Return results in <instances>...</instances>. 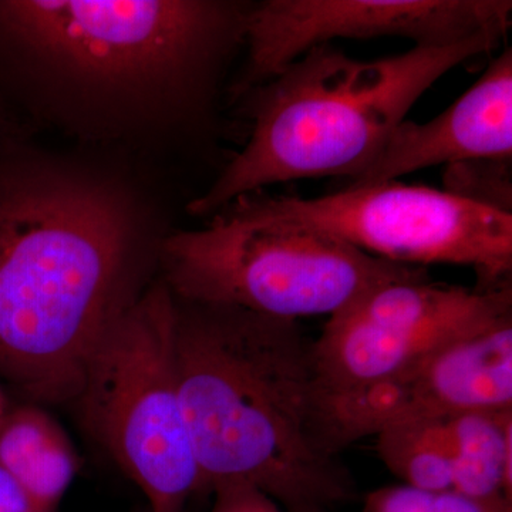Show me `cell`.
Wrapping results in <instances>:
<instances>
[{
  "label": "cell",
  "mask_w": 512,
  "mask_h": 512,
  "mask_svg": "<svg viewBox=\"0 0 512 512\" xmlns=\"http://www.w3.org/2000/svg\"><path fill=\"white\" fill-rule=\"evenodd\" d=\"M8 412V402H6L5 394H3L2 389H0V423H2L3 417H5Z\"/></svg>",
  "instance_id": "obj_21"
},
{
  "label": "cell",
  "mask_w": 512,
  "mask_h": 512,
  "mask_svg": "<svg viewBox=\"0 0 512 512\" xmlns=\"http://www.w3.org/2000/svg\"><path fill=\"white\" fill-rule=\"evenodd\" d=\"M468 161L447 167L448 192L488 207L511 212V184L507 175V161Z\"/></svg>",
  "instance_id": "obj_15"
},
{
  "label": "cell",
  "mask_w": 512,
  "mask_h": 512,
  "mask_svg": "<svg viewBox=\"0 0 512 512\" xmlns=\"http://www.w3.org/2000/svg\"><path fill=\"white\" fill-rule=\"evenodd\" d=\"M512 315L511 286L386 282L328 318L313 340L323 406L409 372L427 357Z\"/></svg>",
  "instance_id": "obj_8"
},
{
  "label": "cell",
  "mask_w": 512,
  "mask_h": 512,
  "mask_svg": "<svg viewBox=\"0 0 512 512\" xmlns=\"http://www.w3.org/2000/svg\"><path fill=\"white\" fill-rule=\"evenodd\" d=\"M453 488L477 498L512 500V410L471 412L448 419Z\"/></svg>",
  "instance_id": "obj_13"
},
{
  "label": "cell",
  "mask_w": 512,
  "mask_h": 512,
  "mask_svg": "<svg viewBox=\"0 0 512 512\" xmlns=\"http://www.w3.org/2000/svg\"><path fill=\"white\" fill-rule=\"evenodd\" d=\"M175 366L204 490L248 484L285 512L356 497L299 322L175 296Z\"/></svg>",
  "instance_id": "obj_3"
},
{
  "label": "cell",
  "mask_w": 512,
  "mask_h": 512,
  "mask_svg": "<svg viewBox=\"0 0 512 512\" xmlns=\"http://www.w3.org/2000/svg\"><path fill=\"white\" fill-rule=\"evenodd\" d=\"M0 134H23L20 121L8 104L0 99Z\"/></svg>",
  "instance_id": "obj_20"
},
{
  "label": "cell",
  "mask_w": 512,
  "mask_h": 512,
  "mask_svg": "<svg viewBox=\"0 0 512 512\" xmlns=\"http://www.w3.org/2000/svg\"><path fill=\"white\" fill-rule=\"evenodd\" d=\"M512 410V315L444 346L409 372L326 407L340 451L404 419Z\"/></svg>",
  "instance_id": "obj_10"
},
{
  "label": "cell",
  "mask_w": 512,
  "mask_h": 512,
  "mask_svg": "<svg viewBox=\"0 0 512 512\" xmlns=\"http://www.w3.org/2000/svg\"><path fill=\"white\" fill-rule=\"evenodd\" d=\"M160 259L178 299L295 322L330 318L377 285L427 275L328 232L265 217L242 200L205 227L167 235Z\"/></svg>",
  "instance_id": "obj_5"
},
{
  "label": "cell",
  "mask_w": 512,
  "mask_h": 512,
  "mask_svg": "<svg viewBox=\"0 0 512 512\" xmlns=\"http://www.w3.org/2000/svg\"><path fill=\"white\" fill-rule=\"evenodd\" d=\"M448 419L394 421L376 434L383 463L403 484L433 494L453 488Z\"/></svg>",
  "instance_id": "obj_14"
},
{
  "label": "cell",
  "mask_w": 512,
  "mask_h": 512,
  "mask_svg": "<svg viewBox=\"0 0 512 512\" xmlns=\"http://www.w3.org/2000/svg\"><path fill=\"white\" fill-rule=\"evenodd\" d=\"M436 494L410 485H392L373 491L366 497V512H436Z\"/></svg>",
  "instance_id": "obj_16"
},
{
  "label": "cell",
  "mask_w": 512,
  "mask_h": 512,
  "mask_svg": "<svg viewBox=\"0 0 512 512\" xmlns=\"http://www.w3.org/2000/svg\"><path fill=\"white\" fill-rule=\"evenodd\" d=\"M0 512H53L33 497L18 478L0 464Z\"/></svg>",
  "instance_id": "obj_19"
},
{
  "label": "cell",
  "mask_w": 512,
  "mask_h": 512,
  "mask_svg": "<svg viewBox=\"0 0 512 512\" xmlns=\"http://www.w3.org/2000/svg\"><path fill=\"white\" fill-rule=\"evenodd\" d=\"M150 201L116 171L33 164L0 181V377L33 402L76 399L111 320L144 288Z\"/></svg>",
  "instance_id": "obj_1"
},
{
  "label": "cell",
  "mask_w": 512,
  "mask_h": 512,
  "mask_svg": "<svg viewBox=\"0 0 512 512\" xmlns=\"http://www.w3.org/2000/svg\"><path fill=\"white\" fill-rule=\"evenodd\" d=\"M512 154V52L500 53L483 76L427 123L404 120L375 163L352 187L396 181L436 165L507 161Z\"/></svg>",
  "instance_id": "obj_11"
},
{
  "label": "cell",
  "mask_w": 512,
  "mask_h": 512,
  "mask_svg": "<svg viewBox=\"0 0 512 512\" xmlns=\"http://www.w3.org/2000/svg\"><path fill=\"white\" fill-rule=\"evenodd\" d=\"M0 464L53 512L79 470V458L60 424L32 404L3 417Z\"/></svg>",
  "instance_id": "obj_12"
},
{
  "label": "cell",
  "mask_w": 512,
  "mask_h": 512,
  "mask_svg": "<svg viewBox=\"0 0 512 512\" xmlns=\"http://www.w3.org/2000/svg\"><path fill=\"white\" fill-rule=\"evenodd\" d=\"M245 10L212 0H0V82L83 140L204 109Z\"/></svg>",
  "instance_id": "obj_2"
},
{
  "label": "cell",
  "mask_w": 512,
  "mask_h": 512,
  "mask_svg": "<svg viewBox=\"0 0 512 512\" xmlns=\"http://www.w3.org/2000/svg\"><path fill=\"white\" fill-rule=\"evenodd\" d=\"M214 501L208 512H285L271 497L244 483L212 488Z\"/></svg>",
  "instance_id": "obj_17"
},
{
  "label": "cell",
  "mask_w": 512,
  "mask_h": 512,
  "mask_svg": "<svg viewBox=\"0 0 512 512\" xmlns=\"http://www.w3.org/2000/svg\"><path fill=\"white\" fill-rule=\"evenodd\" d=\"M498 43V37L481 36L377 60L313 47L251 90L247 144L188 204V214L212 217L259 188L286 181L348 177L353 183L437 80Z\"/></svg>",
  "instance_id": "obj_4"
},
{
  "label": "cell",
  "mask_w": 512,
  "mask_h": 512,
  "mask_svg": "<svg viewBox=\"0 0 512 512\" xmlns=\"http://www.w3.org/2000/svg\"><path fill=\"white\" fill-rule=\"evenodd\" d=\"M511 12L507 0H266L245 10L247 64L235 90L251 92L330 40L404 37L441 47L501 39Z\"/></svg>",
  "instance_id": "obj_9"
},
{
  "label": "cell",
  "mask_w": 512,
  "mask_h": 512,
  "mask_svg": "<svg viewBox=\"0 0 512 512\" xmlns=\"http://www.w3.org/2000/svg\"><path fill=\"white\" fill-rule=\"evenodd\" d=\"M265 217L306 225L366 254L417 266H467L481 288L508 285L512 214L421 185H360L316 198H239Z\"/></svg>",
  "instance_id": "obj_7"
},
{
  "label": "cell",
  "mask_w": 512,
  "mask_h": 512,
  "mask_svg": "<svg viewBox=\"0 0 512 512\" xmlns=\"http://www.w3.org/2000/svg\"><path fill=\"white\" fill-rule=\"evenodd\" d=\"M87 429L147 498L150 512H185L204 490L175 366V296L147 286L116 316L76 396Z\"/></svg>",
  "instance_id": "obj_6"
},
{
  "label": "cell",
  "mask_w": 512,
  "mask_h": 512,
  "mask_svg": "<svg viewBox=\"0 0 512 512\" xmlns=\"http://www.w3.org/2000/svg\"><path fill=\"white\" fill-rule=\"evenodd\" d=\"M436 512H512V500L507 498H477L457 493L454 490L444 491L434 497Z\"/></svg>",
  "instance_id": "obj_18"
}]
</instances>
